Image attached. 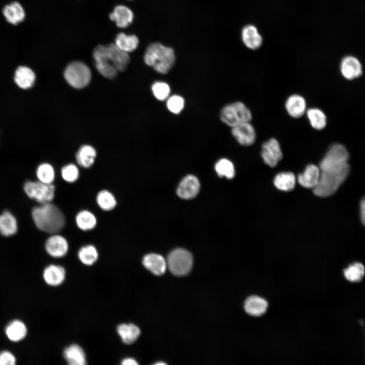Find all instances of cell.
<instances>
[{"instance_id": "cell-1", "label": "cell", "mask_w": 365, "mask_h": 365, "mask_svg": "<svg viewBox=\"0 0 365 365\" xmlns=\"http://www.w3.org/2000/svg\"><path fill=\"white\" fill-rule=\"evenodd\" d=\"M93 56L97 70L108 79L117 76L126 60L125 54L115 44L97 46L93 50Z\"/></svg>"}, {"instance_id": "cell-2", "label": "cell", "mask_w": 365, "mask_h": 365, "mask_svg": "<svg viewBox=\"0 0 365 365\" xmlns=\"http://www.w3.org/2000/svg\"><path fill=\"white\" fill-rule=\"evenodd\" d=\"M32 217L36 227L50 234H55L64 227L65 219L61 210L51 202L41 204L32 210Z\"/></svg>"}, {"instance_id": "cell-3", "label": "cell", "mask_w": 365, "mask_h": 365, "mask_svg": "<svg viewBox=\"0 0 365 365\" xmlns=\"http://www.w3.org/2000/svg\"><path fill=\"white\" fill-rule=\"evenodd\" d=\"M144 61L158 72L165 74L172 68L175 61L173 50L156 42L150 44L144 55Z\"/></svg>"}, {"instance_id": "cell-4", "label": "cell", "mask_w": 365, "mask_h": 365, "mask_svg": "<svg viewBox=\"0 0 365 365\" xmlns=\"http://www.w3.org/2000/svg\"><path fill=\"white\" fill-rule=\"evenodd\" d=\"M221 121L231 127L240 124L249 122L252 118L250 111L241 102H237L225 106L220 114Z\"/></svg>"}, {"instance_id": "cell-5", "label": "cell", "mask_w": 365, "mask_h": 365, "mask_svg": "<svg viewBox=\"0 0 365 365\" xmlns=\"http://www.w3.org/2000/svg\"><path fill=\"white\" fill-rule=\"evenodd\" d=\"M67 82L72 87L81 89L88 85L91 78L89 67L81 61H74L69 63L64 72Z\"/></svg>"}, {"instance_id": "cell-6", "label": "cell", "mask_w": 365, "mask_h": 365, "mask_svg": "<svg viewBox=\"0 0 365 365\" xmlns=\"http://www.w3.org/2000/svg\"><path fill=\"white\" fill-rule=\"evenodd\" d=\"M166 263L167 266L173 274L182 276L190 271L193 264V257L188 250L176 248L169 254Z\"/></svg>"}, {"instance_id": "cell-7", "label": "cell", "mask_w": 365, "mask_h": 365, "mask_svg": "<svg viewBox=\"0 0 365 365\" xmlns=\"http://www.w3.org/2000/svg\"><path fill=\"white\" fill-rule=\"evenodd\" d=\"M23 188L28 197L41 204L51 202L54 198L55 187L52 184L28 180Z\"/></svg>"}, {"instance_id": "cell-8", "label": "cell", "mask_w": 365, "mask_h": 365, "mask_svg": "<svg viewBox=\"0 0 365 365\" xmlns=\"http://www.w3.org/2000/svg\"><path fill=\"white\" fill-rule=\"evenodd\" d=\"M261 156L267 165L274 167L282 158V153L278 140L272 138L264 142L262 147Z\"/></svg>"}, {"instance_id": "cell-9", "label": "cell", "mask_w": 365, "mask_h": 365, "mask_svg": "<svg viewBox=\"0 0 365 365\" xmlns=\"http://www.w3.org/2000/svg\"><path fill=\"white\" fill-rule=\"evenodd\" d=\"M45 249L51 257L56 258H62L68 252V242L63 236L56 233L53 234L47 239Z\"/></svg>"}, {"instance_id": "cell-10", "label": "cell", "mask_w": 365, "mask_h": 365, "mask_svg": "<svg viewBox=\"0 0 365 365\" xmlns=\"http://www.w3.org/2000/svg\"><path fill=\"white\" fill-rule=\"evenodd\" d=\"M340 69L343 77L348 80L357 79L362 74L361 63L353 56L344 57L341 61Z\"/></svg>"}, {"instance_id": "cell-11", "label": "cell", "mask_w": 365, "mask_h": 365, "mask_svg": "<svg viewBox=\"0 0 365 365\" xmlns=\"http://www.w3.org/2000/svg\"><path fill=\"white\" fill-rule=\"evenodd\" d=\"M232 128L233 136L240 144L248 146L254 142L256 131L249 122L243 123Z\"/></svg>"}, {"instance_id": "cell-12", "label": "cell", "mask_w": 365, "mask_h": 365, "mask_svg": "<svg viewBox=\"0 0 365 365\" xmlns=\"http://www.w3.org/2000/svg\"><path fill=\"white\" fill-rule=\"evenodd\" d=\"M200 182L194 175H188L185 177L177 189V194L181 198L191 199L195 197L199 192Z\"/></svg>"}, {"instance_id": "cell-13", "label": "cell", "mask_w": 365, "mask_h": 365, "mask_svg": "<svg viewBox=\"0 0 365 365\" xmlns=\"http://www.w3.org/2000/svg\"><path fill=\"white\" fill-rule=\"evenodd\" d=\"M142 262L145 268L156 275L164 273L167 267L165 259L161 255L157 253H151L145 255Z\"/></svg>"}, {"instance_id": "cell-14", "label": "cell", "mask_w": 365, "mask_h": 365, "mask_svg": "<svg viewBox=\"0 0 365 365\" xmlns=\"http://www.w3.org/2000/svg\"><path fill=\"white\" fill-rule=\"evenodd\" d=\"M285 107L287 113L295 118L301 117L307 111L305 98L298 94L289 96L285 101Z\"/></svg>"}, {"instance_id": "cell-15", "label": "cell", "mask_w": 365, "mask_h": 365, "mask_svg": "<svg viewBox=\"0 0 365 365\" xmlns=\"http://www.w3.org/2000/svg\"><path fill=\"white\" fill-rule=\"evenodd\" d=\"M241 38L244 44L249 49L256 50L263 44V38L257 28L251 24L244 26L241 32Z\"/></svg>"}, {"instance_id": "cell-16", "label": "cell", "mask_w": 365, "mask_h": 365, "mask_svg": "<svg viewBox=\"0 0 365 365\" xmlns=\"http://www.w3.org/2000/svg\"><path fill=\"white\" fill-rule=\"evenodd\" d=\"M133 18L132 11L124 5L117 6L110 15L111 20L115 21L117 26L122 28L128 26L132 23Z\"/></svg>"}, {"instance_id": "cell-17", "label": "cell", "mask_w": 365, "mask_h": 365, "mask_svg": "<svg viewBox=\"0 0 365 365\" xmlns=\"http://www.w3.org/2000/svg\"><path fill=\"white\" fill-rule=\"evenodd\" d=\"M320 177L319 167L313 164L308 165L303 173L298 176V182L303 187L314 189L318 184Z\"/></svg>"}, {"instance_id": "cell-18", "label": "cell", "mask_w": 365, "mask_h": 365, "mask_svg": "<svg viewBox=\"0 0 365 365\" xmlns=\"http://www.w3.org/2000/svg\"><path fill=\"white\" fill-rule=\"evenodd\" d=\"M43 277L47 284L51 286L61 284L65 278V271L64 268L57 265H50L43 272Z\"/></svg>"}, {"instance_id": "cell-19", "label": "cell", "mask_w": 365, "mask_h": 365, "mask_svg": "<svg viewBox=\"0 0 365 365\" xmlns=\"http://www.w3.org/2000/svg\"><path fill=\"white\" fill-rule=\"evenodd\" d=\"M267 302L257 296L248 297L244 303V309L250 315L259 316L266 312L268 308Z\"/></svg>"}, {"instance_id": "cell-20", "label": "cell", "mask_w": 365, "mask_h": 365, "mask_svg": "<svg viewBox=\"0 0 365 365\" xmlns=\"http://www.w3.org/2000/svg\"><path fill=\"white\" fill-rule=\"evenodd\" d=\"M35 76L29 67L21 66L15 71L14 80L21 88L26 89L31 87L35 81Z\"/></svg>"}, {"instance_id": "cell-21", "label": "cell", "mask_w": 365, "mask_h": 365, "mask_svg": "<svg viewBox=\"0 0 365 365\" xmlns=\"http://www.w3.org/2000/svg\"><path fill=\"white\" fill-rule=\"evenodd\" d=\"M63 356L70 365H84L86 363V355L83 349L78 345L72 344L63 351Z\"/></svg>"}, {"instance_id": "cell-22", "label": "cell", "mask_w": 365, "mask_h": 365, "mask_svg": "<svg viewBox=\"0 0 365 365\" xmlns=\"http://www.w3.org/2000/svg\"><path fill=\"white\" fill-rule=\"evenodd\" d=\"M3 13L8 22L12 24H18L25 17L23 7L17 2L6 5L3 9Z\"/></svg>"}, {"instance_id": "cell-23", "label": "cell", "mask_w": 365, "mask_h": 365, "mask_svg": "<svg viewBox=\"0 0 365 365\" xmlns=\"http://www.w3.org/2000/svg\"><path fill=\"white\" fill-rule=\"evenodd\" d=\"M18 225L15 217L9 211L0 214V233L4 236L14 235L17 231Z\"/></svg>"}, {"instance_id": "cell-24", "label": "cell", "mask_w": 365, "mask_h": 365, "mask_svg": "<svg viewBox=\"0 0 365 365\" xmlns=\"http://www.w3.org/2000/svg\"><path fill=\"white\" fill-rule=\"evenodd\" d=\"M96 156V152L93 147L89 145H84L79 149L76 158L80 166L87 168L93 164Z\"/></svg>"}, {"instance_id": "cell-25", "label": "cell", "mask_w": 365, "mask_h": 365, "mask_svg": "<svg viewBox=\"0 0 365 365\" xmlns=\"http://www.w3.org/2000/svg\"><path fill=\"white\" fill-rule=\"evenodd\" d=\"M5 333L10 340L18 342L25 338L27 334V328L21 320H14L7 326Z\"/></svg>"}, {"instance_id": "cell-26", "label": "cell", "mask_w": 365, "mask_h": 365, "mask_svg": "<svg viewBox=\"0 0 365 365\" xmlns=\"http://www.w3.org/2000/svg\"><path fill=\"white\" fill-rule=\"evenodd\" d=\"M117 332L122 341L127 344L134 343L140 334L139 328L134 324H121L117 327Z\"/></svg>"}, {"instance_id": "cell-27", "label": "cell", "mask_w": 365, "mask_h": 365, "mask_svg": "<svg viewBox=\"0 0 365 365\" xmlns=\"http://www.w3.org/2000/svg\"><path fill=\"white\" fill-rule=\"evenodd\" d=\"M138 43L139 41L136 35L120 32L116 38L115 44L120 50L128 53L134 51L138 47Z\"/></svg>"}, {"instance_id": "cell-28", "label": "cell", "mask_w": 365, "mask_h": 365, "mask_svg": "<svg viewBox=\"0 0 365 365\" xmlns=\"http://www.w3.org/2000/svg\"><path fill=\"white\" fill-rule=\"evenodd\" d=\"M75 219L77 226L83 231L91 230L97 224V220L94 214L87 210L78 212Z\"/></svg>"}, {"instance_id": "cell-29", "label": "cell", "mask_w": 365, "mask_h": 365, "mask_svg": "<svg viewBox=\"0 0 365 365\" xmlns=\"http://www.w3.org/2000/svg\"><path fill=\"white\" fill-rule=\"evenodd\" d=\"M311 126L315 129L322 130L326 125V117L324 112L318 108L313 107L306 112Z\"/></svg>"}, {"instance_id": "cell-30", "label": "cell", "mask_w": 365, "mask_h": 365, "mask_svg": "<svg viewBox=\"0 0 365 365\" xmlns=\"http://www.w3.org/2000/svg\"><path fill=\"white\" fill-rule=\"evenodd\" d=\"M275 186L283 191H290L294 189L296 184V177L290 172L278 173L274 179Z\"/></svg>"}, {"instance_id": "cell-31", "label": "cell", "mask_w": 365, "mask_h": 365, "mask_svg": "<svg viewBox=\"0 0 365 365\" xmlns=\"http://www.w3.org/2000/svg\"><path fill=\"white\" fill-rule=\"evenodd\" d=\"M78 255L81 262L88 266L94 264L98 257V251L95 247L92 245L82 247L79 249Z\"/></svg>"}, {"instance_id": "cell-32", "label": "cell", "mask_w": 365, "mask_h": 365, "mask_svg": "<svg viewBox=\"0 0 365 365\" xmlns=\"http://www.w3.org/2000/svg\"><path fill=\"white\" fill-rule=\"evenodd\" d=\"M347 280L351 282H358L362 280L364 275V267L360 263H354L343 270Z\"/></svg>"}, {"instance_id": "cell-33", "label": "cell", "mask_w": 365, "mask_h": 365, "mask_svg": "<svg viewBox=\"0 0 365 365\" xmlns=\"http://www.w3.org/2000/svg\"><path fill=\"white\" fill-rule=\"evenodd\" d=\"M96 201L99 207L104 211L113 209L117 204L115 197L107 190L100 191L96 197Z\"/></svg>"}, {"instance_id": "cell-34", "label": "cell", "mask_w": 365, "mask_h": 365, "mask_svg": "<svg viewBox=\"0 0 365 365\" xmlns=\"http://www.w3.org/2000/svg\"><path fill=\"white\" fill-rule=\"evenodd\" d=\"M36 176L39 181L45 184H52L55 179V171L49 163L40 164L36 169Z\"/></svg>"}, {"instance_id": "cell-35", "label": "cell", "mask_w": 365, "mask_h": 365, "mask_svg": "<svg viewBox=\"0 0 365 365\" xmlns=\"http://www.w3.org/2000/svg\"><path fill=\"white\" fill-rule=\"evenodd\" d=\"M215 169L220 176H225L229 179L235 175V169L233 163L227 159H221L215 165Z\"/></svg>"}, {"instance_id": "cell-36", "label": "cell", "mask_w": 365, "mask_h": 365, "mask_svg": "<svg viewBox=\"0 0 365 365\" xmlns=\"http://www.w3.org/2000/svg\"><path fill=\"white\" fill-rule=\"evenodd\" d=\"M152 90L155 97L160 101L167 99L170 92L169 85L162 82H155L152 86Z\"/></svg>"}, {"instance_id": "cell-37", "label": "cell", "mask_w": 365, "mask_h": 365, "mask_svg": "<svg viewBox=\"0 0 365 365\" xmlns=\"http://www.w3.org/2000/svg\"><path fill=\"white\" fill-rule=\"evenodd\" d=\"M61 176L65 181L68 182H74L79 178V169L76 165L68 164L62 167Z\"/></svg>"}, {"instance_id": "cell-38", "label": "cell", "mask_w": 365, "mask_h": 365, "mask_svg": "<svg viewBox=\"0 0 365 365\" xmlns=\"http://www.w3.org/2000/svg\"><path fill=\"white\" fill-rule=\"evenodd\" d=\"M168 110L174 114H179L184 106V100L179 95H174L168 98L167 101Z\"/></svg>"}, {"instance_id": "cell-39", "label": "cell", "mask_w": 365, "mask_h": 365, "mask_svg": "<svg viewBox=\"0 0 365 365\" xmlns=\"http://www.w3.org/2000/svg\"><path fill=\"white\" fill-rule=\"evenodd\" d=\"M15 356L8 351L0 352V365H14L16 363Z\"/></svg>"}, {"instance_id": "cell-40", "label": "cell", "mask_w": 365, "mask_h": 365, "mask_svg": "<svg viewBox=\"0 0 365 365\" xmlns=\"http://www.w3.org/2000/svg\"><path fill=\"white\" fill-rule=\"evenodd\" d=\"M360 217L361 220L362 221V223L363 224H364V220H365V202L364 199H363L360 202Z\"/></svg>"}, {"instance_id": "cell-41", "label": "cell", "mask_w": 365, "mask_h": 365, "mask_svg": "<svg viewBox=\"0 0 365 365\" xmlns=\"http://www.w3.org/2000/svg\"><path fill=\"white\" fill-rule=\"evenodd\" d=\"M121 364L124 365L126 364H138V362L132 358H126L122 361Z\"/></svg>"}]
</instances>
